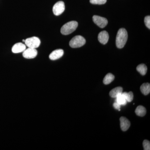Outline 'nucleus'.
<instances>
[{"label":"nucleus","instance_id":"obj_16","mask_svg":"<svg viewBox=\"0 0 150 150\" xmlns=\"http://www.w3.org/2000/svg\"><path fill=\"white\" fill-rule=\"evenodd\" d=\"M137 71L143 76H144L147 71V67L144 64H141L137 67Z\"/></svg>","mask_w":150,"mask_h":150},{"label":"nucleus","instance_id":"obj_15","mask_svg":"<svg viewBox=\"0 0 150 150\" xmlns=\"http://www.w3.org/2000/svg\"><path fill=\"white\" fill-rule=\"evenodd\" d=\"M115 79V76L114 75L110 73H108L106 76L105 77L104 79H103V82L104 84L108 85L114 80Z\"/></svg>","mask_w":150,"mask_h":150},{"label":"nucleus","instance_id":"obj_4","mask_svg":"<svg viewBox=\"0 0 150 150\" xmlns=\"http://www.w3.org/2000/svg\"><path fill=\"white\" fill-rule=\"evenodd\" d=\"M25 45L28 48H36L40 46V40L38 38L32 37L27 38L25 41Z\"/></svg>","mask_w":150,"mask_h":150},{"label":"nucleus","instance_id":"obj_17","mask_svg":"<svg viewBox=\"0 0 150 150\" xmlns=\"http://www.w3.org/2000/svg\"><path fill=\"white\" fill-rule=\"evenodd\" d=\"M115 101L118 102L121 105H126L127 102L125 98L122 95V94L119 95L117 97L115 98Z\"/></svg>","mask_w":150,"mask_h":150},{"label":"nucleus","instance_id":"obj_23","mask_svg":"<svg viewBox=\"0 0 150 150\" xmlns=\"http://www.w3.org/2000/svg\"><path fill=\"white\" fill-rule=\"evenodd\" d=\"M25 40H23V42H25Z\"/></svg>","mask_w":150,"mask_h":150},{"label":"nucleus","instance_id":"obj_6","mask_svg":"<svg viewBox=\"0 0 150 150\" xmlns=\"http://www.w3.org/2000/svg\"><path fill=\"white\" fill-rule=\"evenodd\" d=\"M93 20L94 23L100 28L105 27L108 23L107 19L98 16H94L93 17Z\"/></svg>","mask_w":150,"mask_h":150},{"label":"nucleus","instance_id":"obj_21","mask_svg":"<svg viewBox=\"0 0 150 150\" xmlns=\"http://www.w3.org/2000/svg\"><path fill=\"white\" fill-rule=\"evenodd\" d=\"M144 22L146 26L150 29V16H148L145 17L144 18Z\"/></svg>","mask_w":150,"mask_h":150},{"label":"nucleus","instance_id":"obj_14","mask_svg":"<svg viewBox=\"0 0 150 150\" xmlns=\"http://www.w3.org/2000/svg\"><path fill=\"white\" fill-rule=\"evenodd\" d=\"M135 112L138 116L143 117L146 115V108L144 106H142V105H139L136 108Z\"/></svg>","mask_w":150,"mask_h":150},{"label":"nucleus","instance_id":"obj_13","mask_svg":"<svg viewBox=\"0 0 150 150\" xmlns=\"http://www.w3.org/2000/svg\"><path fill=\"white\" fill-rule=\"evenodd\" d=\"M141 92L144 95H147L150 92V83H144L141 86L140 88Z\"/></svg>","mask_w":150,"mask_h":150},{"label":"nucleus","instance_id":"obj_9","mask_svg":"<svg viewBox=\"0 0 150 150\" xmlns=\"http://www.w3.org/2000/svg\"><path fill=\"white\" fill-rule=\"evenodd\" d=\"M64 54V51L62 49H57L54 51L49 55V59L51 60H56L60 59Z\"/></svg>","mask_w":150,"mask_h":150},{"label":"nucleus","instance_id":"obj_1","mask_svg":"<svg viewBox=\"0 0 150 150\" xmlns=\"http://www.w3.org/2000/svg\"><path fill=\"white\" fill-rule=\"evenodd\" d=\"M128 33L125 28H120L118 30L116 38V45L117 48H122L124 47L128 39Z\"/></svg>","mask_w":150,"mask_h":150},{"label":"nucleus","instance_id":"obj_12","mask_svg":"<svg viewBox=\"0 0 150 150\" xmlns=\"http://www.w3.org/2000/svg\"><path fill=\"white\" fill-rule=\"evenodd\" d=\"M123 93V88L121 87H118L112 89L109 93V95L112 98H115L119 95Z\"/></svg>","mask_w":150,"mask_h":150},{"label":"nucleus","instance_id":"obj_18","mask_svg":"<svg viewBox=\"0 0 150 150\" xmlns=\"http://www.w3.org/2000/svg\"><path fill=\"white\" fill-rule=\"evenodd\" d=\"M122 95L125 98L127 102H131L134 98V94L131 91L129 93L123 92L122 93Z\"/></svg>","mask_w":150,"mask_h":150},{"label":"nucleus","instance_id":"obj_8","mask_svg":"<svg viewBox=\"0 0 150 150\" xmlns=\"http://www.w3.org/2000/svg\"><path fill=\"white\" fill-rule=\"evenodd\" d=\"M25 49H26L25 45L22 43H16L13 46L12 48V51L13 53L15 54H17V53L23 52Z\"/></svg>","mask_w":150,"mask_h":150},{"label":"nucleus","instance_id":"obj_7","mask_svg":"<svg viewBox=\"0 0 150 150\" xmlns=\"http://www.w3.org/2000/svg\"><path fill=\"white\" fill-rule=\"evenodd\" d=\"M37 54L38 51L35 48H28L23 51V56L25 59H32L35 58Z\"/></svg>","mask_w":150,"mask_h":150},{"label":"nucleus","instance_id":"obj_10","mask_svg":"<svg viewBox=\"0 0 150 150\" xmlns=\"http://www.w3.org/2000/svg\"><path fill=\"white\" fill-rule=\"evenodd\" d=\"M98 41L103 44H105L109 40V35L108 33L105 30L101 31L98 35Z\"/></svg>","mask_w":150,"mask_h":150},{"label":"nucleus","instance_id":"obj_5","mask_svg":"<svg viewBox=\"0 0 150 150\" xmlns=\"http://www.w3.org/2000/svg\"><path fill=\"white\" fill-rule=\"evenodd\" d=\"M65 9L64 3L62 1H59L54 5L53 8L54 14L56 16L62 14Z\"/></svg>","mask_w":150,"mask_h":150},{"label":"nucleus","instance_id":"obj_20","mask_svg":"<svg viewBox=\"0 0 150 150\" xmlns=\"http://www.w3.org/2000/svg\"><path fill=\"white\" fill-rule=\"evenodd\" d=\"M143 145L144 150H150V143L149 141H148L147 140H144V142H143Z\"/></svg>","mask_w":150,"mask_h":150},{"label":"nucleus","instance_id":"obj_19","mask_svg":"<svg viewBox=\"0 0 150 150\" xmlns=\"http://www.w3.org/2000/svg\"><path fill=\"white\" fill-rule=\"evenodd\" d=\"M107 1V0H90V2L93 4H104Z\"/></svg>","mask_w":150,"mask_h":150},{"label":"nucleus","instance_id":"obj_3","mask_svg":"<svg viewBox=\"0 0 150 150\" xmlns=\"http://www.w3.org/2000/svg\"><path fill=\"white\" fill-rule=\"evenodd\" d=\"M86 42L85 39L83 36L76 35L70 40L69 45L72 48H79L83 46Z\"/></svg>","mask_w":150,"mask_h":150},{"label":"nucleus","instance_id":"obj_2","mask_svg":"<svg viewBox=\"0 0 150 150\" xmlns=\"http://www.w3.org/2000/svg\"><path fill=\"white\" fill-rule=\"evenodd\" d=\"M78 23L76 21H71L63 25L61 29V32L63 35H67L74 32L78 27Z\"/></svg>","mask_w":150,"mask_h":150},{"label":"nucleus","instance_id":"obj_22","mask_svg":"<svg viewBox=\"0 0 150 150\" xmlns=\"http://www.w3.org/2000/svg\"><path fill=\"white\" fill-rule=\"evenodd\" d=\"M121 105L119 104L118 102L115 101V102H114V103L113 104V106L114 107V108H115V109L118 110L119 111H120V110H121L120 108H121Z\"/></svg>","mask_w":150,"mask_h":150},{"label":"nucleus","instance_id":"obj_11","mask_svg":"<svg viewBox=\"0 0 150 150\" xmlns=\"http://www.w3.org/2000/svg\"><path fill=\"white\" fill-rule=\"evenodd\" d=\"M120 121L121 130L123 131H127L131 126L130 121L127 118L124 117H121Z\"/></svg>","mask_w":150,"mask_h":150}]
</instances>
